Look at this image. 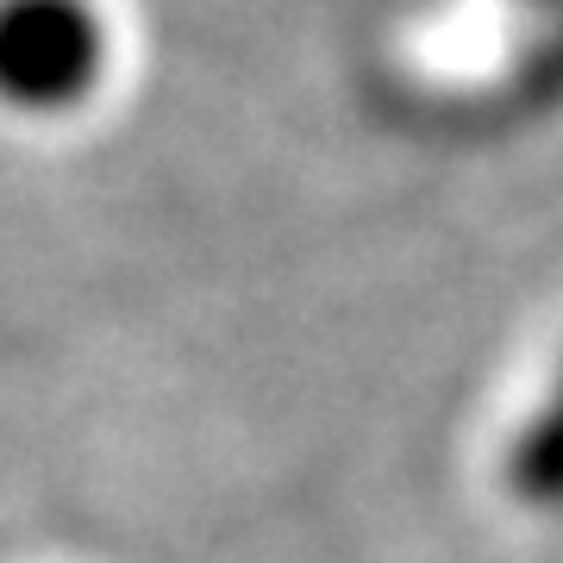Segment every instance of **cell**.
Masks as SVG:
<instances>
[{
	"label": "cell",
	"mask_w": 563,
	"mask_h": 563,
	"mask_svg": "<svg viewBox=\"0 0 563 563\" xmlns=\"http://www.w3.org/2000/svg\"><path fill=\"white\" fill-rule=\"evenodd\" d=\"M101 76V25L81 0L0 7V95L20 107H69Z\"/></svg>",
	"instance_id": "obj_1"
},
{
	"label": "cell",
	"mask_w": 563,
	"mask_h": 563,
	"mask_svg": "<svg viewBox=\"0 0 563 563\" xmlns=\"http://www.w3.org/2000/svg\"><path fill=\"white\" fill-rule=\"evenodd\" d=\"M507 488L526 507H563V363L507 439Z\"/></svg>",
	"instance_id": "obj_2"
}]
</instances>
